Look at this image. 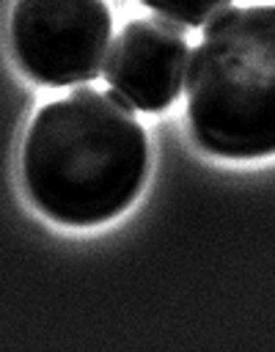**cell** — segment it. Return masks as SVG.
Returning a JSON list of instances; mask_svg holds the SVG:
<instances>
[{
    "label": "cell",
    "instance_id": "2",
    "mask_svg": "<svg viewBox=\"0 0 275 352\" xmlns=\"http://www.w3.org/2000/svg\"><path fill=\"white\" fill-rule=\"evenodd\" d=\"M184 94L204 151L226 160L275 154V6L226 8L204 25Z\"/></svg>",
    "mask_w": 275,
    "mask_h": 352
},
{
    "label": "cell",
    "instance_id": "3",
    "mask_svg": "<svg viewBox=\"0 0 275 352\" xmlns=\"http://www.w3.org/2000/svg\"><path fill=\"white\" fill-rule=\"evenodd\" d=\"M110 25L104 0H14L8 36L28 77L41 85H74L102 72Z\"/></svg>",
    "mask_w": 275,
    "mask_h": 352
},
{
    "label": "cell",
    "instance_id": "4",
    "mask_svg": "<svg viewBox=\"0 0 275 352\" xmlns=\"http://www.w3.org/2000/svg\"><path fill=\"white\" fill-rule=\"evenodd\" d=\"M190 44L176 22L129 19L110 44L102 74L116 96L143 113H162L182 91Z\"/></svg>",
    "mask_w": 275,
    "mask_h": 352
},
{
    "label": "cell",
    "instance_id": "1",
    "mask_svg": "<svg viewBox=\"0 0 275 352\" xmlns=\"http://www.w3.org/2000/svg\"><path fill=\"white\" fill-rule=\"evenodd\" d=\"M19 168L28 198L50 220L96 226L143 190L148 138L121 96L82 85L36 110Z\"/></svg>",
    "mask_w": 275,
    "mask_h": 352
},
{
    "label": "cell",
    "instance_id": "5",
    "mask_svg": "<svg viewBox=\"0 0 275 352\" xmlns=\"http://www.w3.org/2000/svg\"><path fill=\"white\" fill-rule=\"evenodd\" d=\"M140 3L184 28H204L231 6V0H140Z\"/></svg>",
    "mask_w": 275,
    "mask_h": 352
}]
</instances>
